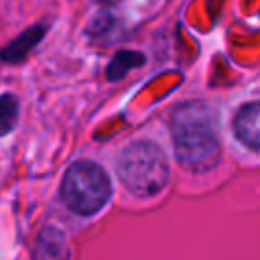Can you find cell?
Listing matches in <instances>:
<instances>
[{
  "label": "cell",
  "mask_w": 260,
  "mask_h": 260,
  "mask_svg": "<svg viewBox=\"0 0 260 260\" xmlns=\"http://www.w3.org/2000/svg\"><path fill=\"white\" fill-rule=\"evenodd\" d=\"M173 146L177 160L191 171H207L219 158V142L203 108L195 104L181 106L171 120Z\"/></svg>",
  "instance_id": "6da1fadb"
},
{
  "label": "cell",
  "mask_w": 260,
  "mask_h": 260,
  "mask_svg": "<svg viewBox=\"0 0 260 260\" xmlns=\"http://www.w3.org/2000/svg\"><path fill=\"white\" fill-rule=\"evenodd\" d=\"M122 185L136 197H152L162 191L169 181V165L162 150L148 142L138 140L122 150L116 162Z\"/></svg>",
  "instance_id": "7a4b0ae2"
},
{
  "label": "cell",
  "mask_w": 260,
  "mask_h": 260,
  "mask_svg": "<svg viewBox=\"0 0 260 260\" xmlns=\"http://www.w3.org/2000/svg\"><path fill=\"white\" fill-rule=\"evenodd\" d=\"M112 195V183L106 171L91 160L73 162L61 183L63 203L77 215L98 213Z\"/></svg>",
  "instance_id": "3957f363"
},
{
  "label": "cell",
  "mask_w": 260,
  "mask_h": 260,
  "mask_svg": "<svg viewBox=\"0 0 260 260\" xmlns=\"http://www.w3.org/2000/svg\"><path fill=\"white\" fill-rule=\"evenodd\" d=\"M236 136L250 148L260 150V102L246 104L234 118Z\"/></svg>",
  "instance_id": "277c9868"
},
{
  "label": "cell",
  "mask_w": 260,
  "mask_h": 260,
  "mask_svg": "<svg viewBox=\"0 0 260 260\" xmlns=\"http://www.w3.org/2000/svg\"><path fill=\"white\" fill-rule=\"evenodd\" d=\"M32 260H69L65 236L57 228H45L37 238Z\"/></svg>",
  "instance_id": "5b68a950"
},
{
  "label": "cell",
  "mask_w": 260,
  "mask_h": 260,
  "mask_svg": "<svg viewBox=\"0 0 260 260\" xmlns=\"http://www.w3.org/2000/svg\"><path fill=\"white\" fill-rule=\"evenodd\" d=\"M45 30H47L45 26H32V28L24 30L18 39H14V41L0 53V55H2V61H8V63L22 61V59L28 55V51L39 45V41L43 39Z\"/></svg>",
  "instance_id": "8992f818"
},
{
  "label": "cell",
  "mask_w": 260,
  "mask_h": 260,
  "mask_svg": "<svg viewBox=\"0 0 260 260\" xmlns=\"http://www.w3.org/2000/svg\"><path fill=\"white\" fill-rule=\"evenodd\" d=\"M144 63V57L140 53H130V51H120L112 63L108 65V79H120L128 73L132 67H140Z\"/></svg>",
  "instance_id": "52a82bcc"
},
{
  "label": "cell",
  "mask_w": 260,
  "mask_h": 260,
  "mask_svg": "<svg viewBox=\"0 0 260 260\" xmlns=\"http://www.w3.org/2000/svg\"><path fill=\"white\" fill-rule=\"evenodd\" d=\"M18 118V100L12 93L0 95V136L8 134L16 126Z\"/></svg>",
  "instance_id": "ba28073f"
},
{
  "label": "cell",
  "mask_w": 260,
  "mask_h": 260,
  "mask_svg": "<svg viewBox=\"0 0 260 260\" xmlns=\"http://www.w3.org/2000/svg\"><path fill=\"white\" fill-rule=\"evenodd\" d=\"M95 2H100V4H104V6H112V4H116V2H120V0H95Z\"/></svg>",
  "instance_id": "9c48e42d"
}]
</instances>
